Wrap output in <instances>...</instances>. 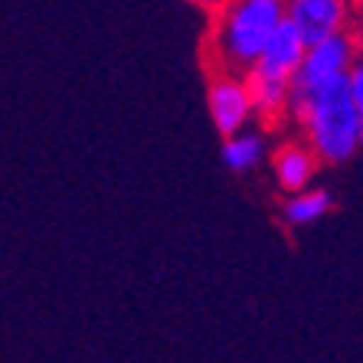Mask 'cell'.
I'll use <instances>...</instances> for the list:
<instances>
[{
	"label": "cell",
	"instance_id": "12",
	"mask_svg": "<svg viewBox=\"0 0 363 363\" xmlns=\"http://www.w3.org/2000/svg\"><path fill=\"white\" fill-rule=\"evenodd\" d=\"M194 7H200V10H206V13H216V10H223L229 4V0H190Z\"/></svg>",
	"mask_w": 363,
	"mask_h": 363
},
{
	"label": "cell",
	"instance_id": "4",
	"mask_svg": "<svg viewBox=\"0 0 363 363\" xmlns=\"http://www.w3.org/2000/svg\"><path fill=\"white\" fill-rule=\"evenodd\" d=\"M354 60H357V46L350 30H340V33H330L318 43H308L301 66L291 76V85H318V82H328V79L347 76Z\"/></svg>",
	"mask_w": 363,
	"mask_h": 363
},
{
	"label": "cell",
	"instance_id": "8",
	"mask_svg": "<svg viewBox=\"0 0 363 363\" xmlns=\"http://www.w3.org/2000/svg\"><path fill=\"white\" fill-rule=\"evenodd\" d=\"M334 210V196L324 186H301L295 194H288L285 206H281V220L288 226H314L318 220H324L328 213Z\"/></svg>",
	"mask_w": 363,
	"mask_h": 363
},
{
	"label": "cell",
	"instance_id": "5",
	"mask_svg": "<svg viewBox=\"0 0 363 363\" xmlns=\"http://www.w3.org/2000/svg\"><path fill=\"white\" fill-rule=\"evenodd\" d=\"M354 0H285V20L304 43H318L350 26Z\"/></svg>",
	"mask_w": 363,
	"mask_h": 363
},
{
	"label": "cell",
	"instance_id": "3",
	"mask_svg": "<svg viewBox=\"0 0 363 363\" xmlns=\"http://www.w3.org/2000/svg\"><path fill=\"white\" fill-rule=\"evenodd\" d=\"M206 105H210V118L223 138L249 128V121L255 118L252 95H249L242 72L216 69L210 76V89H206Z\"/></svg>",
	"mask_w": 363,
	"mask_h": 363
},
{
	"label": "cell",
	"instance_id": "9",
	"mask_svg": "<svg viewBox=\"0 0 363 363\" xmlns=\"http://www.w3.org/2000/svg\"><path fill=\"white\" fill-rule=\"evenodd\" d=\"M265 154H269V144H265L262 131L242 128V131H236V135H229L226 141H223V161H226V167L233 170V174H249V170H255L265 161Z\"/></svg>",
	"mask_w": 363,
	"mask_h": 363
},
{
	"label": "cell",
	"instance_id": "1",
	"mask_svg": "<svg viewBox=\"0 0 363 363\" xmlns=\"http://www.w3.org/2000/svg\"><path fill=\"white\" fill-rule=\"evenodd\" d=\"M288 115L304 131V144L321 164H344L363 147V128L357 115L347 76L318 85H291Z\"/></svg>",
	"mask_w": 363,
	"mask_h": 363
},
{
	"label": "cell",
	"instance_id": "7",
	"mask_svg": "<svg viewBox=\"0 0 363 363\" xmlns=\"http://www.w3.org/2000/svg\"><path fill=\"white\" fill-rule=\"evenodd\" d=\"M318 157L308 144H281L279 151L272 154V170H275V180L285 194H295L301 186H311L314 174H318Z\"/></svg>",
	"mask_w": 363,
	"mask_h": 363
},
{
	"label": "cell",
	"instance_id": "2",
	"mask_svg": "<svg viewBox=\"0 0 363 363\" xmlns=\"http://www.w3.org/2000/svg\"><path fill=\"white\" fill-rule=\"evenodd\" d=\"M281 20L285 0H229L223 10H216V26L210 36L213 69L245 72L259 60Z\"/></svg>",
	"mask_w": 363,
	"mask_h": 363
},
{
	"label": "cell",
	"instance_id": "6",
	"mask_svg": "<svg viewBox=\"0 0 363 363\" xmlns=\"http://www.w3.org/2000/svg\"><path fill=\"white\" fill-rule=\"evenodd\" d=\"M304 46H308V43L301 40V33H298V30L288 23V20H281L279 30L269 36L265 50L259 52V60H255L249 69H252V72H262V76L285 79V82H291L295 69L301 66ZM249 69H245V72H249Z\"/></svg>",
	"mask_w": 363,
	"mask_h": 363
},
{
	"label": "cell",
	"instance_id": "11",
	"mask_svg": "<svg viewBox=\"0 0 363 363\" xmlns=\"http://www.w3.org/2000/svg\"><path fill=\"white\" fill-rule=\"evenodd\" d=\"M350 36H354V46H357V56L363 60V0H354V10H350Z\"/></svg>",
	"mask_w": 363,
	"mask_h": 363
},
{
	"label": "cell",
	"instance_id": "10",
	"mask_svg": "<svg viewBox=\"0 0 363 363\" xmlns=\"http://www.w3.org/2000/svg\"><path fill=\"white\" fill-rule=\"evenodd\" d=\"M347 89H350V101H354L357 115H360V128H363V60L357 56L350 72H347Z\"/></svg>",
	"mask_w": 363,
	"mask_h": 363
}]
</instances>
